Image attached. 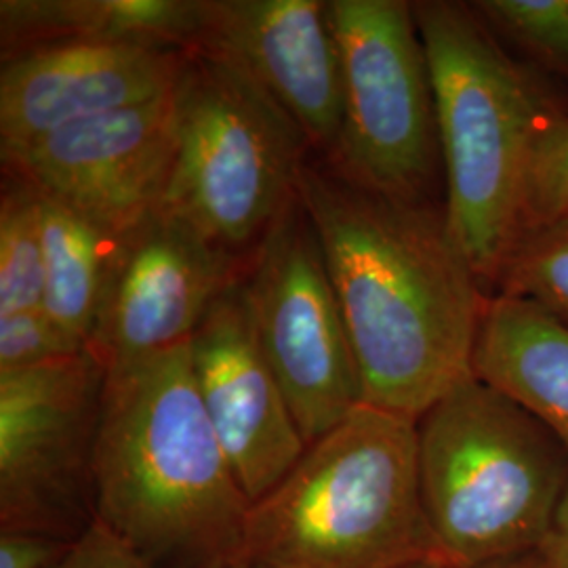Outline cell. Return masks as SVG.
<instances>
[{
  "label": "cell",
  "instance_id": "cell-7",
  "mask_svg": "<svg viewBox=\"0 0 568 568\" xmlns=\"http://www.w3.org/2000/svg\"><path fill=\"white\" fill-rule=\"evenodd\" d=\"M344 122L328 169L389 199L426 203L440 154L426 49L413 4L328 0Z\"/></svg>",
  "mask_w": 568,
  "mask_h": 568
},
{
  "label": "cell",
  "instance_id": "cell-24",
  "mask_svg": "<svg viewBox=\"0 0 568 568\" xmlns=\"http://www.w3.org/2000/svg\"><path fill=\"white\" fill-rule=\"evenodd\" d=\"M74 544L32 530H0V568H58Z\"/></svg>",
  "mask_w": 568,
  "mask_h": 568
},
{
  "label": "cell",
  "instance_id": "cell-18",
  "mask_svg": "<svg viewBox=\"0 0 568 568\" xmlns=\"http://www.w3.org/2000/svg\"><path fill=\"white\" fill-rule=\"evenodd\" d=\"M11 180L0 199V316L41 310L44 300L39 196L32 185Z\"/></svg>",
  "mask_w": 568,
  "mask_h": 568
},
{
  "label": "cell",
  "instance_id": "cell-13",
  "mask_svg": "<svg viewBox=\"0 0 568 568\" xmlns=\"http://www.w3.org/2000/svg\"><path fill=\"white\" fill-rule=\"evenodd\" d=\"M241 283L192 335L190 363L211 426L253 506L300 464L307 443L260 345Z\"/></svg>",
  "mask_w": 568,
  "mask_h": 568
},
{
  "label": "cell",
  "instance_id": "cell-11",
  "mask_svg": "<svg viewBox=\"0 0 568 568\" xmlns=\"http://www.w3.org/2000/svg\"><path fill=\"white\" fill-rule=\"evenodd\" d=\"M244 270L243 255L154 211L122 241L89 349L112 368L187 344Z\"/></svg>",
  "mask_w": 568,
  "mask_h": 568
},
{
  "label": "cell",
  "instance_id": "cell-14",
  "mask_svg": "<svg viewBox=\"0 0 568 568\" xmlns=\"http://www.w3.org/2000/svg\"><path fill=\"white\" fill-rule=\"evenodd\" d=\"M187 55L129 42L72 41L2 60L0 152L163 98L178 87Z\"/></svg>",
  "mask_w": 568,
  "mask_h": 568
},
{
  "label": "cell",
  "instance_id": "cell-27",
  "mask_svg": "<svg viewBox=\"0 0 568 568\" xmlns=\"http://www.w3.org/2000/svg\"><path fill=\"white\" fill-rule=\"evenodd\" d=\"M230 568H260V567H253V565H246V562H239V565H234V567Z\"/></svg>",
  "mask_w": 568,
  "mask_h": 568
},
{
  "label": "cell",
  "instance_id": "cell-23",
  "mask_svg": "<svg viewBox=\"0 0 568 568\" xmlns=\"http://www.w3.org/2000/svg\"><path fill=\"white\" fill-rule=\"evenodd\" d=\"M58 568H156L142 558L135 549L129 548L114 532L100 525L98 520L74 548L63 558Z\"/></svg>",
  "mask_w": 568,
  "mask_h": 568
},
{
  "label": "cell",
  "instance_id": "cell-20",
  "mask_svg": "<svg viewBox=\"0 0 568 568\" xmlns=\"http://www.w3.org/2000/svg\"><path fill=\"white\" fill-rule=\"evenodd\" d=\"M476 13L549 68L568 74V0H485Z\"/></svg>",
  "mask_w": 568,
  "mask_h": 568
},
{
  "label": "cell",
  "instance_id": "cell-16",
  "mask_svg": "<svg viewBox=\"0 0 568 568\" xmlns=\"http://www.w3.org/2000/svg\"><path fill=\"white\" fill-rule=\"evenodd\" d=\"M201 0H2V60L72 41L129 42L192 51Z\"/></svg>",
  "mask_w": 568,
  "mask_h": 568
},
{
  "label": "cell",
  "instance_id": "cell-26",
  "mask_svg": "<svg viewBox=\"0 0 568 568\" xmlns=\"http://www.w3.org/2000/svg\"><path fill=\"white\" fill-rule=\"evenodd\" d=\"M405 568H548L544 558L539 554H528L520 558H509V560H499V562H485V565H462V562H450L445 558H432L417 565H410Z\"/></svg>",
  "mask_w": 568,
  "mask_h": 568
},
{
  "label": "cell",
  "instance_id": "cell-3",
  "mask_svg": "<svg viewBox=\"0 0 568 568\" xmlns=\"http://www.w3.org/2000/svg\"><path fill=\"white\" fill-rule=\"evenodd\" d=\"M443 558L427 523L417 422L361 405L251 506L260 568H405Z\"/></svg>",
  "mask_w": 568,
  "mask_h": 568
},
{
  "label": "cell",
  "instance_id": "cell-17",
  "mask_svg": "<svg viewBox=\"0 0 568 568\" xmlns=\"http://www.w3.org/2000/svg\"><path fill=\"white\" fill-rule=\"evenodd\" d=\"M41 206L47 316L89 347L124 236L34 190Z\"/></svg>",
  "mask_w": 568,
  "mask_h": 568
},
{
  "label": "cell",
  "instance_id": "cell-15",
  "mask_svg": "<svg viewBox=\"0 0 568 568\" xmlns=\"http://www.w3.org/2000/svg\"><path fill=\"white\" fill-rule=\"evenodd\" d=\"M474 377L527 408L568 450V323L525 297L488 300Z\"/></svg>",
  "mask_w": 568,
  "mask_h": 568
},
{
  "label": "cell",
  "instance_id": "cell-6",
  "mask_svg": "<svg viewBox=\"0 0 568 568\" xmlns=\"http://www.w3.org/2000/svg\"><path fill=\"white\" fill-rule=\"evenodd\" d=\"M175 93L178 150L161 209L248 255L295 196L312 145L264 89L211 55L190 51Z\"/></svg>",
  "mask_w": 568,
  "mask_h": 568
},
{
  "label": "cell",
  "instance_id": "cell-10",
  "mask_svg": "<svg viewBox=\"0 0 568 568\" xmlns=\"http://www.w3.org/2000/svg\"><path fill=\"white\" fill-rule=\"evenodd\" d=\"M175 89L154 102L72 122L4 150L2 166L124 236L163 206L178 150Z\"/></svg>",
  "mask_w": 568,
  "mask_h": 568
},
{
  "label": "cell",
  "instance_id": "cell-2",
  "mask_svg": "<svg viewBox=\"0 0 568 568\" xmlns=\"http://www.w3.org/2000/svg\"><path fill=\"white\" fill-rule=\"evenodd\" d=\"M251 501L204 410L190 342L108 368L95 520L156 568L243 560Z\"/></svg>",
  "mask_w": 568,
  "mask_h": 568
},
{
  "label": "cell",
  "instance_id": "cell-19",
  "mask_svg": "<svg viewBox=\"0 0 568 568\" xmlns=\"http://www.w3.org/2000/svg\"><path fill=\"white\" fill-rule=\"evenodd\" d=\"M499 278L504 295L530 300L568 323V215L527 230Z\"/></svg>",
  "mask_w": 568,
  "mask_h": 568
},
{
  "label": "cell",
  "instance_id": "cell-21",
  "mask_svg": "<svg viewBox=\"0 0 568 568\" xmlns=\"http://www.w3.org/2000/svg\"><path fill=\"white\" fill-rule=\"evenodd\" d=\"M565 215H568V116H560L546 119L535 143L528 175L525 232Z\"/></svg>",
  "mask_w": 568,
  "mask_h": 568
},
{
  "label": "cell",
  "instance_id": "cell-5",
  "mask_svg": "<svg viewBox=\"0 0 568 568\" xmlns=\"http://www.w3.org/2000/svg\"><path fill=\"white\" fill-rule=\"evenodd\" d=\"M419 480L440 556L485 565L537 554L568 488V450L471 377L417 422Z\"/></svg>",
  "mask_w": 568,
  "mask_h": 568
},
{
  "label": "cell",
  "instance_id": "cell-9",
  "mask_svg": "<svg viewBox=\"0 0 568 568\" xmlns=\"http://www.w3.org/2000/svg\"><path fill=\"white\" fill-rule=\"evenodd\" d=\"M105 379L91 349L0 373V530L77 541L93 527Z\"/></svg>",
  "mask_w": 568,
  "mask_h": 568
},
{
  "label": "cell",
  "instance_id": "cell-22",
  "mask_svg": "<svg viewBox=\"0 0 568 568\" xmlns=\"http://www.w3.org/2000/svg\"><path fill=\"white\" fill-rule=\"evenodd\" d=\"M84 349L89 347L53 323L42 307L0 316V373L55 363Z\"/></svg>",
  "mask_w": 568,
  "mask_h": 568
},
{
  "label": "cell",
  "instance_id": "cell-25",
  "mask_svg": "<svg viewBox=\"0 0 568 568\" xmlns=\"http://www.w3.org/2000/svg\"><path fill=\"white\" fill-rule=\"evenodd\" d=\"M537 554L548 568H568V488Z\"/></svg>",
  "mask_w": 568,
  "mask_h": 568
},
{
  "label": "cell",
  "instance_id": "cell-8",
  "mask_svg": "<svg viewBox=\"0 0 568 568\" xmlns=\"http://www.w3.org/2000/svg\"><path fill=\"white\" fill-rule=\"evenodd\" d=\"M243 295L307 447L365 405L344 312L297 196L246 255Z\"/></svg>",
  "mask_w": 568,
  "mask_h": 568
},
{
  "label": "cell",
  "instance_id": "cell-1",
  "mask_svg": "<svg viewBox=\"0 0 568 568\" xmlns=\"http://www.w3.org/2000/svg\"><path fill=\"white\" fill-rule=\"evenodd\" d=\"M344 312L365 405L419 422L474 377L487 300L445 213L375 194L328 166L297 178Z\"/></svg>",
  "mask_w": 568,
  "mask_h": 568
},
{
  "label": "cell",
  "instance_id": "cell-12",
  "mask_svg": "<svg viewBox=\"0 0 568 568\" xmlns=\"http://www.w3.org/2000/svg\"><path fill=\"white\" fill-rule=\"evenodd\" d=\"M194 51L241 70L328 161L344 122L337 42L321 0H201Z\"/></svg>",
  "mask_w": 568,
  "mask_h": 568
},
{
  "label": "cell",
  "instance_id": "cell-4",
  "mask_svg": "<svg viewBox=\"0 0 568 568\" xmlns=\"http://www.w3.org/2000/svg\"><path fill=\"white\" fill-rule=\"evenodd\" d=\"M413 11L447 173L448 234L480 281L499 278L525 232L532 152L548 116L474 9L427 0Z\"/></svg>",
  "mask_w": 568,
  "mask_h": 568
}]
</instances>
